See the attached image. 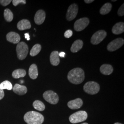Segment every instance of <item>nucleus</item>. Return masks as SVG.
Segmentation results:
<instances>
[{
  "label": "nucleus",
  "instance_id": "nucleus-1",
  "mask_svg": "<svg viewBox=\"0 0 124 124\" xmlns=\"http://www.w3.org/2000/svg\"><path fill=\"white\" fill-rule=\"evenodd\" d=\"M67 78L72 83L75 85L80 84L84 80V71L80 68H74L69 72Z\"/></svg>",
  "mask_w": 124,
  "mask_h": 124
},
{
  "label": "nucleus",
  "instance_id": "nucleus-15",
  "mask_svg": "<svg viewBox=\"0 0 124 124\" xmlns=\"http://www.w3.org/2000/svg\"><path fill=\"white\" fill-rule=\"evenodd\" d=\"M31 23L27 19H22L17 24V28L20 31H24L31 28Z\"/></svg>",
  "mask_w": 124,
  "mask_h": 124
},
{
  "label": "nucleus",
  "instance_id": "nucleus-26",
  "mask_svg": "<svg viewBox=\"0 0 124 124\" xmlns=\"http://www.w3.org/2000/svg\"><path fill=\"white\" fill-rule=\"evenodd\" d=\"M13 88V85L8 80H5L0 84V89L2 90L4 89L11 90Z\"/></svg>",
  "mask_w": 124,
  "mask_h": 124
},
{
  "label": "nucleus",
  "instance_id": "nucleus-16",
  "mask_svg": "<svg viewBox=\"0 0 124 124\" xmlns=\"http://www.w3.org/2000/svg\"><path fill=\"white\" fill-rule=\"evenodd\" d=\"M50 60L52 65L53 66H58L60 63V58L59 53L58 51H53L50 55Z\"/></svg>",
  "mask_w": 124,
  "mask_h": 124
},
{
  "label": "nucleus",
  "instance_id": "nucleus-27",
  "mask_svg": "<svg viewBox=\"0 0 124 124\" xmlns=\"http://www.w3.org/2000/svg\"><path fill=\"white\" fill-rule=\"evenodd\" d=\"M12 2L14 6H17L19 3L25 4L26 3V1L25 0H13L12 1Z\"/></svg>",
  "mask_w": 124,
  "mask_h": 124
},
{
  "label": "nucleus",
  "instance_id": "nucleus-25",
  "mask_svg": "<svg viewBox=\"0 0 124 124\" xmlns=\"http://www.w3.org/2000/svg\"><path fill=\"white\" fill-rule=\"evenodd\" d=\"M4 17L8 22H11L13 18V14L9 9H6L4 12Z\"/></svg>",
  "mask_w": 124,
  "mask_h": 124
},
{
  "label": "nucleus",
  "instance_id": "nucleus-33",
  "mask_svg": "<svg viewBox=\"0 0 124 124\" xmlns=\"http://www.w3.org/2000/svg\"><path fill=\"white\" fill-rule=\"evenodd\" d=\"M65 53L64 52H61L60 53H59V57H61V58H64L65 57Z\"/></svg>",
  "mask_w": 124,
  "mask_h": 124
},
{
  "label": "nucleus",
  "instance_id": "nucleus-7",
  "mask_svg": "<svg viewBox=\"0 0 124 124\" xmlns=\"http://www.w3.org/2000/svg\"><path fill=\"white\" fill-rule=\"evenodd\" d=\"M107 32L103 30L97 31L92 36L91 42L93 45H98L102 42L106 37Z\"/></svg>",
  "mask_w": 124,
  "mask_h": 124
},
{
  "label": "nucleus",
  "instance_id": "nucleus-35",
  "mask_svg": "<svg viewBox=\"0 0 124 124\" xmlns=\"http://www.w3.org/2000/svg\"><path fill=\"white\" fill-rule=\"evenodd\" d=\"M114 124H121V123H115Z\"/></svg>",
  "mask_w": 124,
  "mask_h": 124
},
{
  "label": "nucleus",
  "instance_id": "nucleus-32",
  "mask_svg": "<svg viewBox=\"0 0 124 124\" xmlns=\"http://www.w3.org/2000/svg\"><path fill=\"white\" fill-rule=\"evenodd\" d=\"M24 36H25V39H26V40H30V35H29V34L28 33H25L24 34Z\"/></svg>",
  "mask_w": 124,
  "mask_h": 124
},
{
  "label": "nucleus",
  "instance_id": "nucleus-4",
  "mask_svg": "<svg viewBox=\"0 0 124 124\" xmlns=\"http://www.w3.org/2000/svg\"><path fill=\"white\" fill-rule=\"evenodd\" d=\"M16 51L18 58L19 60H23L26 57L29 52L28 46L24 42H19L16 47Z\"/></svg>",
  "mask_w": 124,
  "mask_h": 124
},
{
  "label": "nucleus",
  "instance_id": "nucleus-21",
  "mask_svg": "<svg viewBox=\"0 0 124 124\" xmlns=\"http://www.w3.org/2000/svg\"><path fill=\"white\" fill-rule=\"evenodd\" d=\"M26 75V72L23 69H17L14 70L12 73V76L15 79H18L21 77H24Z\"/></svg>",
  "mask_w": 124,
  "mask_h": 124
},
{
  "label": "nucleus",
  "instance_id": "nucleus-10",
  "mask_svg": "<svg viewBox=\"0 0 124 124\" xmlns=\"http://www.w3.org/2000/svg\"><path fill=\"white\" fill-rule=\"evenodd\" d=\"M78 12V6L76 4H73L70 6L67 10L66 19L68 21H72L74 19Z\"/></svg>",
  "mask_w": 124,
  "mask_h": 124
},
{
  "label": "nucleus",
  "instance_id": "nucleus-18",
  "mask_svg": "<svg viewBox=\"0 0 124 124\" xmlns=\"http://www.w3.org/2000/svg\"><path fill=\"white\" fill-rule=\"evenodd\" d=\"M114 69L110 64H104L100 68V71L104 75H110L113 73Z\"/></svg>",
  "mask_w": 124,
  "mask_h": 124
},
{
  "label": "nucleus",
  "instance_id": "nucleus-22",
  "mask_svg": "<svg viewBox=\"0 0 124 124\" xmlns=\"http://www.w3.org/2000/svg\"><path fill=\"white\" fill-rule=\"evenodd\" d=\"M112 8V5L110 3H106L102 6L100 10V13L102 15H106L110 11Z\"/></svg>",
  "mask_w": 124,
  "mask_h": 124
},
{
  "label": "nucleus",
  "instance_id": "nucleus-23",
  "mask_svg": "<svg viewBox=\"0 0 124 124\" xmlns=\"http://www.w3.org/2000/svg\"><path fill=\"white\" fill-rule=\"evenodd\" d=\"M41 49V45L39 44L35 45L30 51V55L32 57L36 56L38 54Z\"/></svg>",
  "mask_w": 124,
  "mask_h": 124
},
{
  "label": "nucleus",
  "instance_id": "nucleus-30",
  "mask_svg": "<svg viewBox=\"0 0 124 124\" xmlns=\"http://www.w3.org/2000/svg\"><path fill=\"white\" fill-rule=\"evenodd\" d=\"M11 0H0V3L3 6H7L11 2Z\"/></svg>",
  "mask_w": 124,
  "mask_h": 124
},
{
  "label": "nucleus",
  "instance_id": "nucleus-14",
  "mask_svg": "<svg viewBox=\"0 0 124 124\" xmlns=\"http://www.w3.org/2000/svg\"><path fill=\"white\" fill-rule=\"evenodd\" d=\"M13 89V92L18 95H23L27 92V88L25 86L18 84L15 85Z\"/></svg>",
  "mask_w": 124,
  "mask_h": 124
},
{
  "label": "nucleus",
  "instance_id": "nucleus-13",
  "mask_svg": "<svg viewBox=\"0 0 124 124\" xmlns=\"http://www.w3.org/2000/svg\"><path fill=\"white\" fill-rule=\"evenodd\" d=\"M7 40L13 44L18 43L20 40V36L18 33L14 32H10L6 36Z\"/></svg>",
  "mask_w": 124,
  "mask_h": 124
},
{
  "label": "nucleus",
  "instance_id": "nucleus-11",
  "mask_svg": "<svg viewBox=\"0 0 124 124\" xmlns=\"http://www.w3.org/2000/svg\"><path fill=\"white\" fill-rule=\"evenodd\" d=\"M46 18V13L43 10H39L36 13L34 21L36 24L38 25H40L42 24Z\"/></svg>",
  "mask_w": 124,
  "mask_h": 124
},
{
  "label": "nucleus",
  "instance_id": "nucleus-2",
  "mask_svg": "<svg viewBox=\"0 0 124 124\" xmlns=\"http://www.w3.org/2000/svg\"><path fill=\"white\" fill-rule=\"evenodd\" d=\"M23 119L28 124H42L44 120L43 115L36 111L27 112L24 115Z\"/></svg>",
  "mask_w": 124,
  "mask_h": 124
},
{
  "label": "nucleus",
  "instance_id": "nucleus-3",
  "mask_svg": "<svg viewBox=\"0 0 124 124\" xmlns=\"http://www.w3.org/2000/svg\"><path fill=\"white\" fill-rule=\"evenodd\" d=\"M87 114L85 111L80 110L71 115L69 117V120L71 123L76 124L84 121L87 119Z\"/></svg>",
  "mask_w": 124,
  "mask_h": 124
},
{
  "label": "nucleus",
  "instance_id": "nucleus-19",
  "mask_svg": "<svg viewBox=\"0 0 124 124\" xmlns=\"http://www.w3.org/2000/svg\"><path fill=\"white\" fill-rule=\"evenodd\" d=\"M83 46V41L80 40H76L71 46L70 50L71 52L75 53L79 51Z\"/></svg>",
  "mask_w": 124,
  "mask_h": 124
},
{
  "label": "nucleus",
  "instance_id": "nucleus-31",
  "mask_svg": "<svg viewBox=\"0 0 124 124\" xmlns=\"http://www.w3.org/2000/svg\"><path fill=\"white\" fill-rule=\"evenodd\" d=\"M4 97V91L0 89V100H1Z\"/></svg>",
  "mask_w": 124,
  "mask_h": 124
},
{
  "label": "nucleus",
  "instance_id": "nucleus-12",
  "mask_svg": "<svg viewBox=\"0 0 124 124\" xmlns=\"http://www.w3.org/2000/svg\"><path fill=\"white\" fill-rule=\"evenodd\" d=\"M83 105V101L80 98L71 100L68 102V106L72 109H77L80 108Z\"/></svg>",
  "mask_w": 124,
  "mask_h": 124
},
{
  "label": "nucleus",
  "instance_id": "nucleus-37",
  "mask_svg": "<svg viewBox=\"0 0 124 124\" xmlns=\"http://www.w3.org/2000/svg\"><path fill=\"white\" fill-rule=\"evenodd\" d=\"M88 124L87 123H82V124Z\"/></svg>",
  "mask_w": 124,
  "mask_h": 124
},
{
  "label": "nucleus",
  "instance_id": "nucleus-8",
  "mask_svg": "<svg viewBox=\"0 0 124 124\" xmlns=\"http://www.w3.org/2000/svg\"><path fill=\"white\" fill-rule=\"evenodd\" d=\"M124 43V40L121 38H117L110 42L107 46V49L109 52H114L120 48Z\"/></svg>",
  "mask_w": 124,
  "mask_h": 124
},
{
  "label": "nucleus",
  "instance_id": "nucleus-6",
  "mask_svg": "<svg viewBox=\"0 0 124 124\" xmlns=\"http://www.w3.org/2000/svg\"><path fill=\"white\" fill-rule=\"evenodd\" d=\"M43 97L46 102L52 104H56L59 101L58 94L53 91H47L43 94Z\"/></svg>",
  "mask_w": 124,
  "mask_h": 124
},
{
  "label": "nucleus",
  "instance_id": "nucleus-5",
  "mask_svg": "<svg viewBox=\"0 0 124 124\" xmlns=\"http://www.w3.org/2000/svg\"><path fill=\"white\" fill-rule=\"evenodd\" d=\"M83 89L86 93L90 95H95L99 92L100 85L96 82L89 81L84 85Z\"/></svg>",
  "mask_w": 124,
  "mask_h": 124
},
{
  "label": "nucleus",
  "instance_id": "nucleus-29",
  "mask_svg": "<svg viewBox=\"0 0 124 124\" xmlns=\"http://www.w3.org/2000/svg\"><path fill=\"white\" fill-rule=\"evenodd\" d=\"M64 35V36H65V38H69L71 37V36L73 35V32L70 30H67L65 32Z\"/></svg>",
  "mask_w": 124,
  "mask_h": 124
},
{
  "label": "nucleus",
  "instance_id": "nucleus-9",
  "mask_svg": "<svg viewBox=\"0 0 124 124\" xmlns=\"http://www.w3.org/2000/svg\"><path fill=\"white\" fill-rule=\"evenodd\" d=\"M90 21L88 18H81L75 21L74 23V29L75 31H82L88 25Z\"/></svg>",
  "mask_w": 124,
  "mask_h": 124
},
{
  "label": "nucleus",
  "instance_id": "nucleus-20",
  "mask_svg": "<svg viewBox=\"0 0 124 124\" xmlns=\"http://www.w3.org/2000/svg\"><path fill=\"white\" fill-rule=\"evenodd\" d=\"M29 75L30 78L33 79H36L38 76V68L35 64H32L29 68Z\"/></svg>",
  "mask_w": 124,
  "mask_h": 124
},
{
  "label": "nucleus",
  "instance_id": "nucleus-17",
  "mask_svg": "<svg viewBox=\"0 0 124 124\" xmlns=\"http://www.w3.org/2000/svg\"><path fill=\"white\" fill-rule=\"evenodd\" d=\"M112 33L115 35H119L124 32V23L119 22L116 23L112 29Z\"/></svg>",
  "mask_w": 124,
  "mask_h": 124
},
{
  "label": "nucleus",
  "instance_id": "nucleus-34",
  "mask_svg": "<svg viewBox=\"0 0 124 124\" xmlns=\"http://www.w3.org/2000/svg\"><path fill=\"white\" fill-rule=\"evenodd\" d=\"M84 1L85 3H87V4H89V3H91L93 2L94 0H85Z\"/></svg>",
  "mask_w": 124,
  "mask_h": 124
},
{
  "label": "nucleus",
  "instance_id": "nucleus-36",
  "mask_svg": "<svg viewBox=\"0 0 124 124\" xmlns=\"http://www.w3.org/2000/svg\"><path fill=\"white\" fill-rule=\"evenodd\" d=\"M112 2H115V1H116V0H111Z\"/></svg>",
  "mask_w": 124,
  "mask_h": 124
},
{
  "label": "nucleus",
  "instance_id": "nucleus-24",
  "mask_svg": "<svg viewBox=\"0 0 124 124\" xmlns=\"http://www.w3.org/2000/svg\"><path fill=\"white\" fill-rule=\"evenodd\" d=\"M33 106L38 111H44L45 109L44 104L39 100L35 101L33 103Z\"/></svg>",
  "mask_w": 124,
  "mask_h": 124
},
{
  "label": "nucleus",
  "instance_id": "nucleus-28",
  "mask_svg": "<svg viewBox=\"0 0 124 124\" xmlns=\"http://www.w3.org/2000/svg\"><path fill=\"white\" fill-rule=\"evenodd\" d=\"M118 15L119 16H123L124 15V4L122 5L118 11Z\"/></svg>",
  "mask_w": 124,
  "mask_h": 124
}]
</instances>
